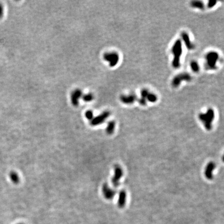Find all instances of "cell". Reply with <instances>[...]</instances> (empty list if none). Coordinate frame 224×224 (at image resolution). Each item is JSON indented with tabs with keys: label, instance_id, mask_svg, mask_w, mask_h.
Returning <instances> with one entry per match:
<instances>
[{
	"label": "cell",
	"instance_id": "1",
	"mask_svg": "<svg viewBox=\"0 0 224 224\" xmlns=\"http://www.w3.org/2000/svg\"><path fill=\"white\" fill-rule=\"evenodd\" d=\"M172 53L173 55L172 66L175 69L179 68L181 65V57L182 54V45L181 40H178L174 43L172 48Z\"/></svg>",
	"mask_w": 224,
	"mask_h": 224
},
{
	"label": "cell",
	"instance_id": "2",
	"mask_svg": "<svg viewBox=\"0 0 224 224\" xmlns=\"http://www.w3.org/2000/svg\"><path fill=\"white\" fill-rule=\"evenodd\" d=\"M214 112L211 109H209L206 113H201L199 115V118L204 125L207 130L212 128V122L214 118Z\"/></svg>",
	"mask_w": 224,
	"mask_h": 224
},
{
	"label": "cell",
	"instance_id": "3",
	"mask_svg": "<svg viewBox=\"0 0 224 224\" xmlns=\"http://www.w3.org/2000/svg\"><path fill=\"white\" fill-rule=\"evenodd\" d=\"M218 58V54L215 51H210L208 53L206 56V67L210 70H215Z\"/></svg>",
	"mask_w": 224,
	"mask_h": 224
},
{
	"label": "cell",
	"instance_id": "4",
	"mask_svg": "<svg viewBox=\"0 0 224 224\" xmlns=\"http://www.w3.org/2000/svg\"><path fill=\"white\" fill-rule=\"evenodd\" d=\"M192 79V76L188 73H180L174 77L172 81V85L173 87L177 88L181 85L182 82H190Z\"/></svg>",
	"mask_w": 224,
	"mask_h": 224
},
{
	"label": "cell",
	"instance_id": "5",
	"mask_svg": "<svg viewBox=\"0 0 224 224\" xmlns=\"http://www.w3.org/2000/svg\"><path fill=\"white\" fill-rule=\"evenodd\" d=\"M103 58L105 61L109 62L110 67H114L116 65L118 62L119 57L117 53L113 52L105 53L103 56Z\"/></svg>",
	"mask_w": 224,
	"mask_h": 224
},
{
	"label": "cell",
	"instance_id": "6",
	"mask_svg": "<svg viewBox=\"0 0 224 224\" xmlns=\"http://www.w3.org/2000/svg\"><path fill=\"white\" fill-rule=\"evenodd\" d=\"M123 176V171L122 168L116 165L114 168V176L112 179V183L113 186L117 187L119 184V181Z\"/></svg>",
	"mask_w": 224,
	"mask_h": 224
},
{
	"label": "cell",
	"instance_id": "7",
	"mask_svg": "<svg viewBox=\"0 0 224 224\" xmlns=\"http://www.w3.org/2000/svg\"><path fill=\"white\" fill-rule=\"evenodd\" d=\"M109 115H110L109 112H104L100 115H98V116L95 117L91 120L90 121L91 125L95 126L100 125L105 121V120L109 117Z\"/></svg>",
	"mask_w": 224,
	"mask_h": 224
},
{
	"label": "cell",
	"instance_id": "8",
	"mask_svg": "<svg viewBox=\"0 0 224 224\" xmlns=\"http://www.w3.org/2000/svg\"><path fill=\"white\" fill-rule=\"evenodd\" d=\"M102 192L103 196L107 200H112L116 195V191L112 189L107 184H103L102 187Z\"/></svg>",
	"mask_w": 224,
	"mask_h": 224
},
{
	"label": "cell",
	"instance_id": "9",
	"mask_svg": "<svg viewBox=\"0 0 224 224\" xmlns=\"http://www.w3.org/2000/svg\"><path fill=\"white\" fill-rule=\"evenodd\" d=\"M82 96V91L80 89H75L71 93V99L72 103L75 106L79 105V99Z\"/></svg>",
	"mask_w": 224,
	"mask_h": 224
},
{
	"label": "cell",
	"instance_id": "10",
	"mask_svg": "<svg viewBox=\"0 0 224 224\" xmlns=\"http://www.w3.org/2000/svg\"><path fill=\"white\" fill-rule=\"evenodd\" d=\"M120 99L123 103L126 104H131L136 101V100L137 99V97L135 95H133V94L129 95H122L120 97Z\"/></svg>",
	"mask_w": 224,
	"mask_h": 224
},
{
	"label": "cell",
	"instance_id": "11",
	"mask_svg": "<svg viewBox=\"0 0 224 224\" xmlns=\"http://www.w3.org/2000/svg\"><path fill=\"white\" fill-rule=\"evenodd\" d=\"M182 39L184 41V44L185 45L186 47L189 50H192L195 48V45L190 40L189 37L187 33L186 32H183L182 33Z\"/></svg>",
	"mask_w": 224,
	"mask_h": 224
},
{
	"label": "cell",
	"instance_id": "12",
	"mask_svg": "<svg viewBox=\"0 0 224 224\" xmlns=\"http://www.w3.org/2000/svg\"><path fill=\"white\" fill-rule=\"evenodd\" d=\"M127 194L125 190H121L119 194L118 200V206L119 208H123L126 205Z\"/></svg>",
	"mask_w": 224,
	"mask_h": 224
},
{
	"label": "cell",
	"instance_id": "13",
	"mask_svg": "<svg viewBox=\"0 0 224 224\" xmlns=\"http://www.w3.org/2000/svg\"><path fill=\"white\" fill-rule=\"evenodd\" d=\"M149 91L146 89H143L142 90L141 92V98L139 100V103L142 105H145L147 101V97L149 94Z\"/></svg>",
	"mask_w": 224,
	"mask_h": 224
},
{
	"label": "cell",
	"instance_id": "14",
	"mask_svg": "<svg viewBox=\"0 0 224 224\" xmlns=\"http://www.w3.org/2000/svg\"><path fill=\"white\" fill-rule=\"evenodd\" d=\"M215 166L213 163L209 164L206 170V175L208 178H211L212 176V172L215 169Z\"/></svg>",
	"mask_w": 224,
	"mask_h": 224
},
{
	"label": "cell",
	"instance_id": "15",
	"mask_svg": "<svg viewBox=\"0 0 224 224\" xmlns=\"http://www.w3.org/2000/svg\"><path fill=\"white\" fill-rule=\"evenodd\" d=\"M115 123L114 121H109L107 124V127L106 128V132L109 135L112 134L115 130Z\"/></svg>",
	"mask_w": 224,
	"mask_h": 224
},
{
	"label": "cell",
	"instance_id": "16",
	"mask_svg": "<svg viewBox=\"0 0 224 224\" xmlns=\"http://www.w3.org/2000/svg\"><path fill=\"white\" fill-rule=\"evenodd\" d=\"M190 5L194 8H198L200 10H204V4L201 1H193L190 3Z\"/></svg>",
	"mask_w": 224,
	"mask_h": 224
},
{
	"label": "cell",
	"instance_id": "17",
	"mask_svg": "<svg viewBox=\"0 0 224 224\" xmlns=\"http://www.w3.org/2000/svg\"><path fill=\"white\" fill-rule=\"evenodd\" d=\"M10 180L14 184H18L19 182V178L16 172L12 171L10 174Z\"/></svg>",
	"mask_w": 224,
	"mask_h": 224
},
{
	"label": "cell",
	"instance_id": "18",
	"mask_svg": "<svg viewBox=\"0 0 224 224\" xmlns=\"http://www.w3.org/2000/svg\"><path fill=\"white\" fill-rule=\"evenodd\" d=\"M190 68L192 69V70L195 73H197L200 70V67L198 65V63L196 61H192L190 63Z\"/></svg>",
	"mask_w": 224,
	"mask_h": 224
},
{
	"label": "cell",
	"instance_id": "19",
	"mask_svg": "<svg viewBox=\"0 0 224 224\" xmlns=\"http://www.w3.org/2000/svg\"><path fill=\"white\" fill-rule=\"evenodd\" d=\"M147 100L152 103L155 102L157 101V97L153 93H149L147 97Z\"/></svg>",
	"mask_w": 224,
	"mask_h": 224
},
{
	"label": "cell",
	"instance_id": "20",
	"mask_svg": "<svg viewBox=\"0 0 224 224\" xmlns=\"http://www.w3.org/2000/svg\"><path fill=\"white\" fill-rule=\"evenodd\" d=\"M93 99V95L91 93H88V94H86L83 95V100L85 102H90L92 101Z\"/></svg>",
	"mask_w": 224,
	"mask_h": 224
},
{
	"label": "cell",
	"instance_id": "21",
	"mask_svg": "<svg viewBox=\"0 0 224 224\" xmlns=\"http://www.w3.org/2000/svg\"><path fill=\"white\" fill-rule=\"evenodd\" d=\"M85 116L87 119L89 120H92L93 119V113L91 111H88L85 113Z\"/></svg>",
	"mask_w": 224,
	"mask_h": 224
},
{
	"label": "cell",
	"instance_id": "22",
	"mask_svg": "<svg viewBox=\"0 0 224 224\" xmlns=\"http://www.w3.org/2000/svg\"><path fill=\"white\" fill-rule=\"evenodd\" d=\"M217 3L216 1H209L208 2V8H212Z\"/></svg>",
	"mask_w": 224,
	"mask_h": 224
},
{
	"label": "cell",
	"instance_id": "23",
	"mask_svg": "<svg viewBox=\"0 0 224 224\" xmlns=\"http://www.w3.org/2000/svg\"><path fill=\"white\" fill-rule=\"evenodd\" d=\"M4 6L2 5V3H0V19H2L4 16Z\"/></svg>",
	"mask_w": 224,
	"mask_h": 224
},
{
	"label": "cell",
	"instance_id": "24",
	"mask_svg": "<svg viewBox=\"0 0 224 224\" xmlns=\"http://www.w3.org/2000/svg\"><path fill=\"white\" fill-rule=\"evenodd\" d=\"M223 161L224 162V156H223Z\"/></svg>",
	"mask_w": 224,
	"mask_h": 224
}]
</instances>
